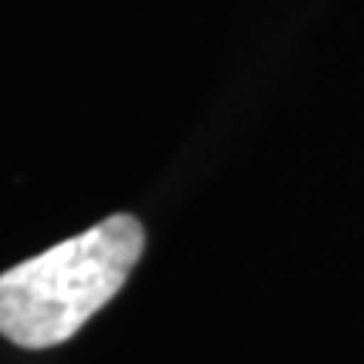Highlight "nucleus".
Returning <instances> with one entry per match:
<instances>
[{"instance_id":"nucleus-1","label":"nucleus","mask_w":364,"mask_h":364,"mask_svg":"<svg viewBox=\"0 0 364 364\" xmlns=\"http://www.w3.org/2000/svg\"><path fill=\"white\" fill-rule=\"evenodd\" d=\"M142 247L139 220L118 213L0 273V334L31 351L75 338L125 287Z\"/></svg>"}]
</instances>
